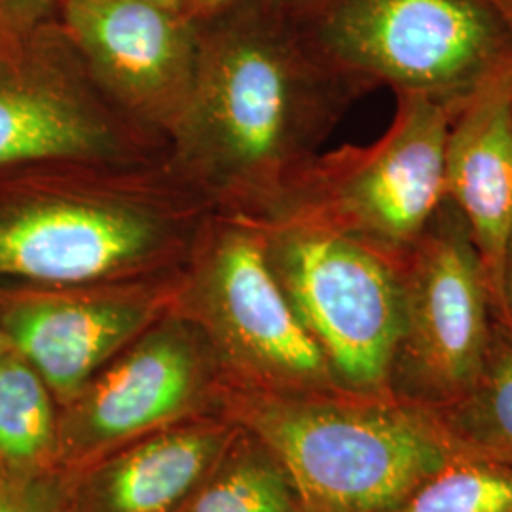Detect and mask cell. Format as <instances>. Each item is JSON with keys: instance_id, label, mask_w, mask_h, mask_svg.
I'll use <instances>...</instances> for the list:
<instances>
[{"instance_id": "cell-22", "label": "cell", "mask_w": 512, "mask_h": 512, "mask_svg": "<svg viewBox=\"0 0 512 512\" xmlns=\"http://www.w3.org/2000/svg\"><path fill=\"white\" fill-rule=\"evenodd\" d=\"M495 315L512 330V238L501 262L495 296Z\"/></svg>"}, {"instance_id": "cell-6", "label": "cell", "mask_w": 512, "mask_h": 512, "mask_svg": "<svg viewBox=\"0 0 512 512\" xmlns=\"http://www.w3.org/2000/svg\"><path fill=\"white\" fill-rule=\"evenodd\" d=\"M258 222L275 277L338 385L359 395H391L406 255L315 224Z\"/></svg>"}, {"instance_id": "cell-2", "label": "cell", "mask_w": 512, "mask_h": 512, "mask_svg": "<svg viewBox=\"0 0 512 512\" xmlns=\"http://www.w3.org/2000/svg\"><path fill=\"white\" fill-rule=\"evenodd\" d=\"M213 209L165 158L0 169V281L84 285L175 274Z\"/></svg>"}, {"instance_id": "cell-23", "label": "cell", "mask_w": 512, "mask_h": 512, "mask_svg": "<svg viewBox=\"0 0 512 512\" xmlns=\"http://www.w3.org/2000/svg\"><path fill=\"white\" fill-rule=\"evenodd\" d=\"M141 2H152V4H160L165 8H173V10L183 12V0H141Z\"/></svg>"}, {"instance_id": "cell-17", "label": "cell", "mask_w": 512, "mask_h": 512, "mask_svg": "<svg viewBox=\"0 0 512 512\" xmlns=\"http://www.w3.org/2000/svg\"><path fill=\"white\" fill-rule=\"evenodd\" d=\"M183 512H302V507L283 467L255 439L239 448L230 444Z\"/></svg>"}, {"instance_id": "cell-1", "label": "cell", "mask_w": 512, "mask_h": 512, "mask_svg": "<svg viewBox=\"0 0 512 512\" xmlns=\"http://www.w3.org/2000/svg\"><path fill=\"white\" fill-rule=\"evenodd\" d=\"M366 95L300 14L239 4L198 19V65L167 162L217 213L266 219Z\"/></svg>"}, {"instance_id": "cell-5", "label": "cell", "mask_w": 512, "mask_h": 512, "mask_svg": "<svg viewBox=\"0 0 512 512\" xmlns=\"http://www.w3.org/2000/svg\"><path fill=\"white\" fill-rule=\"evenodd\" d=\"M173 310L202 332L232 384L344 391L277 281L258 220L211 213L184 262Z\"/></svg>"}, {"instance_id": "cell-25", "label": "cell", "mask_w": 512, "mask_h": 512, "mask_svg": "<svg viewBox=\"0 0 512 512\" xmlns=\"http://www.w3.org/2000/svg\"><path fill=\"white\" fill-rule=\"evenodd\" d=\"M8 31H18V29H12V27L8 25V21H6L4 14H2V8H0V35H4V33H8Z\"/></svg>"}, {"instance_id": "cell-8", "label": "cell", "mask_w": 512, "mask_h": 512, "mask_svg": "<svg viewBox=\"0 0 512 512\" xmlns=\"http://www.w3.org/2000/svg\"><path fill=\"white\" fill-rule=\"evenodd\" d=\"M403 327L389 391L435 410L476 380L494 334L495 298L471 232L442 202L403 264Z\"/></svg>"}, {"instance_id": "cell-9", "label": "cell", "mask_w": 512, "mask_h": 512, "mask_svg": "<svg viewBox=\"0 0 512 512\" xmlns=\"http://www.w3.org/2000/svg\"><path fill=\"white\" fill-rule=\"evenodd\" d=\"M167 156L95 84L55 18L0 35V169L57 158Z\"/></svg>"}, {"instance_id": "cell-12", "label": "cell", "mask_w": 512, "mask_h": 512, "mask_svg": "<svg viewBox=\"0 0 512 512\" xmlns=\"http://www.w3.org/2000/svg\"><path fill=\"white\" fill-rule=\"evenodd\" d=\"M54 18L110 101L167 145L194 88L198 21L141 0H59Z\"/></svg>"}, {"instance_id": "cell-16", "label": "cell", "mask_w": 512, "mask_h": 512, "mask_svg": "<svg viewBox=\"0 0 512 512\" xmlns=\"http://www.w3.org/2000/svg\"><path fill=\"white\" fill-rule=\"evenodd\" d=\"M54 395L37 370L10 349L0 359V473L55 471L59 420Z\"/></svg>"}, {"instance_id": "cell-20", "label": "cell", "mask_w": 512, "mask_h": 512, "mask_svg": "<svg viewBox=\"0 0 512 512\" xmlns=\"http://www.w3.org/2000/svg\"><path fill=\"white\" fill-rule=\"evenodd\" d=\"M319 2L321 0H183V12L188 18L198 21L239 4H264V6H274V8H283L296 14H304Z\"/></svg>"}, {"instance_id": "cell-14", "label": "cell", "mask_w": 512, "mask_h": 512, "mask_svg": "<svg viewBox=\"0 0 512 512\" xmlns=\"http://www.w3.org/2000/svg\"><path fill=\"white\" fill-rule=\"evenodd\" d=\"M234 433L219 423L171 427L103 463L86 484L88 512H173L217 467Z\"/></svg>"}, {"instance_id": "cell-18", "label": "cell", "mask_w": 512, "mask_h": 512, "mask_svg": "<svg viewBox=\"0 0 512 512\" xmlns=\"http://www.w3.org/2000/svg\"><path fill=\"white\" fill-rule=\"evenodd\" d=\"M387 512H512V467L454 452Z\"/></svg>"}, {"instance_id": "cell-21", "label": "cell", "mask_w": 512, "mask_h": 512, "mask_svg": "<svg viewBox=\"0 0 512 512\" xmlns=\"http://www.w3.org/2000/svg\"><path fill=\"white\" fill-rule=\"evenodd\" d=\"M59 0H0L2 14L12 29H29L54 18Z\"/></svg>"}, {"instance_id": "cell-7", "label": "cell", "mask_w": 512, "mask_h": 512, "mask_svg": "<svg viewBox=\"0 0 512 512\" xmlns=\"http://www.w3.org/2000/svg\"><path fill=\"white\" fill-rule=\"evenodd\" d=\"M384 135L317 154L266 219L294 220L406 255L444 198V143L459 107L395 95Z\"/></svg>"}, {"instance_id": "cell-15", "label": "cell", "mask_w": 512, "mask_h": 512, "mask_svg": "<svg viewBox=\"0 0 512 512\" xmlns=\"http://www.w3.org/2000/svg\"><path fill=\"white\" fill-rule=\"evenodd\" d=\"M425 412L458 452L512 467V330L497 315L473 385L456 401Z\"/></svg>"}, {"instance_id": "cell-24", "label": "cell", "mask_w": 512, "mask_h": 512, "mask_svg": "<svg viewBox=\"0 0 512 512\" xmlns=\"http://www.w3.org/2000/svg\"><path fill=\"white\" fill-rule=\"evenodd\" d=\"M10 344H8V340H6V336H4V332L0 330V359L10 351Z\"/></svg>"}, {"instance_id": "cell-10", "label": "cell", "mask_w": 512, "mask_h": 512, "mask_svg": "<svg viewBox=\"0 0 512 512\" xmlns=\"http://www.w3.org/2000/svg\"><path fill=\"white\" fill-rule=\"evenodd\" d=\"M179 281L181 270L84 285L0 281V330L55 401L67 406L101 368L173 310Z\"/></svg>"}, {"instance_id": "cell-4", "label": "cell", "mask_w": 512, "mask_h": 512, "mask_svg": "<svg viewBox=\"0 0 512 512\" xmlns=\"http://www.w3.org/2000/svg\"><path fill=\"white\" fill-rule=\"evenodd\" d=\"M300 18L365 93L387 88L461 107L512 65V23L497 0H321Z\"/></svg>"}, {"instance_id": "cell-3", "label": "cell", "mask_w": 512, "mask_h": 512, "mask_svg": "<svg viewBox=\"0 0 512 512\" xmlns=\"http://www.w3.org/2000/svg\"><path fill=\"white\" fill-rule=\"evenodd\" d=\"M239 423L283 467L302 512H387L458 452L395 395L287 393L239 385Z\"/></svg>"}, {"instance_id": "cell-26", "label": "cell", "mask_w": 512, "mask_h": 512, "mask_svg": "<svg viewBox=\"0 0 512 512\" xmlns=\"http://www.w3.org/2000/svg\"><path fill=\"white\" fill-rule=\"evenodd\" d=\"M497 4L505 10V14L509 16V19H511L512 23V0H497Z\"/></svg>"}, {"instance_id": "cell-19", "label": "cell", "mask_w": 512, "mask_h": 512, "mask_svg": "<svg viewBox=\"0 0 512 512\" xmlns=\"http://www.w3.org/2000/svg\"><path fill=\"white\" fill-rule=\"evenodd\" d=\"M0 512H74L73 497L55 471L31 476L0 473Z\"/></svg>"}, {"instance_id": "cell-13", "label": "cell", "mask_w": 512, "mask_h": 512, "mask_svg": "<svg viewBox=\"0 0 512 512\" xmlns=\"http://www.w3.org/2000/svg\"><path fill=\"white\" fill-rule=\"evenodd\" d=\"M444 198L465 220L495 298L512 238V65L454 112L444 143Z\"/></svg>"}, {"instance_id": "cell-11", "label": "cell", "mask_w": 512, "mask_h": 512, "mask_svg": "<svg viewBox=\"0 0 512 512\" xmlns=\"http://www.w3.org/2000/svg\"><path fill=\"white\" fill-rule=\"evenodd\" d=\"M217 376L202 332L169 311L65 406L55 469L82 465L181 420L207 399Z\"/></svg>"}]
</instances>
